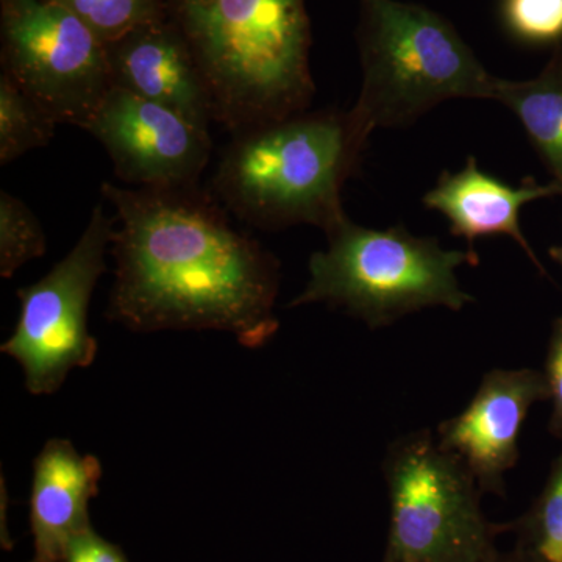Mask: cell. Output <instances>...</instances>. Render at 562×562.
I'll list each match as a JSON object with an SVG mask.
<instances>
[{"instance_id":"1","label":"cell","mask_w":562,"mask_h":562,"mask_svg":"<svg viewBox=\"0 0 562 562\" xmlns=\"http://www.w3.org/2000/svg\"><path fill=\"white\" fill-rule=\"evenodd\" d=\"M116 210L109 316L133 331L220 330L249 349L277 330L279 261L190 188L102 184Z\"/></svg>"},{"instance_id":"2","label":"cell","mask_w":562,"mask_h":562,"mask_svg":"<svg viewBox=\"0 0 562 562\" xmlns=\"http://www.w3.org/2000/svg\"><path fill=\"white\" fill-rule=\"evenodd\" d=\"M209 88L214 121L236 135L308 110L306 0H166Z\"/></svg>"},{"instance_id":"3","label":"cell","mask_w":562,"mask_h":562,"mask_svg":"<svg viewBox=\"0 0 562 562\" xmlns=\"http://www.w3.org/2000/svg\"><path fill=\"white\" fill-rule=\"evenodd\" d=\"M233 136L213 183L239 220L262 231L308 224L325 233L346 220L342 188L369 139L350 111L306 110Z\"/></svg>"},{"instance_id":"4","label":"cell","mask_w":562,"mask_h":562,"mask_svg":"<svg viewBox=\"0 0 562 562\" xmlns=\"http://www.w3.org/2000/svg\"><path fill=\"white\" fill-rule=\"evenodd\" d=\"M362 87L351 116L366 136L405 127L452 99H492L491 76L452 22L419 3L360 0Z\"/></svg>"},{"instance_id":"5","label":"cell","mask_w":562,"mask_h":562,"mask_svg":"<svg viewBox=\"0 0 562 562\" xmlns=\"http://www.w3.org/2000/svg\"><path fill=\"white\" fill-rule=\"evenodd\" d=\"M325 235L328 247L310 258L308 283L291 308L327 303L379 328L420 310L461 312L473 302L457 271L479 265L475 250H446L403 225L375 231L349 217Z\"/></svg>"},{"instance_id":"6","label":"cell","mask_w":562,"mask_h":562,"mask_svg":"<svg viewBox=\"0 0 562 562\" xmlns=\"http://www.w3.org/2000/svg\"><path fill=\"white\" fill-rule=\"evenodd\" d=\"M383 475L391 517L382 562H484L497 552L506 527L484 517L479 483L436 435L392 442Z\"/></svg>"},{"instance_id":"7","label":"cell","mask_w":562,"mask_h":562,"mask_svg":"<svg viewBox=\"0 0 562 562\" xmlns=\"http://www.w3.org/2000/svg\"><path fill=\"white\" fill-rule=\"evenodd\" d=\"M113 235L114 220L98 203L72 250L43 279L18 291L20 319L2 351L20 362L32 394H54L70 371L95 360L88 310Z\"/></svg>"},{"instance_id":"8","label":"cell","mask_w":562,"mask_h":562,"mask_svg":"<svg viewBox=\"0 0 562 562\" xmlns=\"http://www.w3.org/2000/svg\"><path fill=\"white\" fill-rule=\"evenodd\" d=\"M2 72L57 124L83 127L113 88L106 44L52 0H0Z\"/></svg>"},{"instance_id":"9","label":"cell","mask_w":562,"mask_h":562,"mask_svg":"<svg viewBox=\"0 0 562 562\" xmlns=\"http://www.w3.org/2000/svg\"><path fill=\"white\" fill-rule=\"evenodd\" d=\"M81 128L105 147L116 176L135 188L195 187L210 160L209 128L117 87Z\"/></svg>"},{"instance_id":"10","label":"cell","mask_w":562,"mask_h":562,"mask_svg":"<svg viewBox=\"0 0 562 562\" xmlns=\"http://www.w3.org/2000/svg\"><path fill=\"white\" fill-rule=\"evenodd\" d=\"M547 401L542 371L494 369L484 375L471 403L439 425L436 439L464 464L483 494L505 495V475L519 461L528 413Z\"/></svg>"},{"instance_id":"11","label":"cell","mask_w":562,"mask_h":562,"mask_svg":"<svg viewBox=\"0 0 562 562\" xmlns=\"http://www.w3.org/2000/svg\"><path fill=\"white\" fill-rule=\"evenodd\" d=\"M113 87L133 92L210 128L209 88L183 33L169 16L106 44Z\"/></svg>"},{"instance_id":"12","label":"cell","mask_w":562,"mask_h":562,"mask_svg":"<svg viewBox=\"0 0 562 562\" xmlns=\"http://www.w3.org/2000/svg\"><path fill=\"white\" fill-rule=\"evenodd\" d=\"M553 195H562V184L558 181L542 184L530 177L519 187H513L482 171L475 158L469 157L461 171L442 172L422 202L446 216L452 235L464 238L471 250L479 238L509 236L522 247L536 269L547 276L520 228V211L527 203Z\"/></svg>"},{"instance_id":"13","label":"cell","mask_w":562,"mask_h":562,"mask_svg":"<svg viewBox=\"0 0 562 562\" xmlns=\"http://www.w3.org/2000/svg\"><path fill=\"white\" fill-rule=\"evenodd\" d=\"M101 479L98 458L77 452L68 439L46 442L33 461L31 562H63L69 542L91 528L90 502Z\"/></svg>"},{"instance_id":"14","label":"cell","mask_w":562,"mask_h":562,"mask_svg":"<svg viewBox=\"0 0 562 562\" xmlns=\"http://www.w3.org/2000/svg\"><path fill=\"white\" fill-rule=\"evenodd\" d=\"M494 101L516 114L543 165L562 184V52L532 79H497Z\"/></svg>"},{"instance_id":"15","label":"cell","mask_w":562,"mask_h":562,"mask_svg":"<svg viewBox=\"0 0 562 562\" xmlns=\"http://www.w3.org/2000/svg\"><path fill=\"white\" fill-rule=\"evenodd\" d=\"M508 530L516 532L514 550L532 562H562V450L536 501Z\"/></svg>"},{"instance_id":"16","label":"cell","mask_w":562,"mask_h":562,"mask_svg":"<svg viewBox=\"0 0 562 562\" xmlns=\"http://www.w3.org/2000/svg\"><path fill=\"white\" fill-rule=\"evenodd\" d=\"M52 120L10 76H0V165H10L27 151L47 146L55 136Z\"/></svg>"},{"instance_id":"17","label":"cell","mask_w":562,"mask_h":562,"mask_svg":"<svg viewBox=\"0 0 562 562\" xmlns=\"http://www.w3.org/2000/svg\"><path fill=\"white\" fill-rule=\"evenodd\" d=\"M79 18L102 43L168 18L166 0H52Z\"/></svg>"},{"instance_id":"18","label":"cell","mask_w":562,"mask_h":562,"mask_svg":"<svg viewBox=\"0 0 562 562\" xmlns=\"http://www.w3.org/2000/svg\"><path fill=\"white\" fill-rule=\"evenodd\" d=\"M46 254V235L33 211L10 192H0V276L11 279L25 262Z\"/></svg>"},{"instance_id":"19","label":"cell","mask_w":562,"mask_h":562,"mask_svg":"<svg viewBox=\"0 0 562 562\" xmlns=\"http://www.w3.org/2000/svg\"><path fill=\"white\" fill-rule=\"evenodd\" d=\"M506 32L528 46L562 41V0H501Z\"/></svg>"},{"instance_id":"20","label":"cell","mask_w":562,"mask_h":562,"mask_svg":"<svg viewBox=\"0 0 562 562\" xmlns=\"http://www.w3.org/2000/svg\"><path fill=\"white\" fill-rule=\"evenodd\" d=\"M542 373L549 390V402L552 403L550 432L562 442V316L553 322Z\"/></svg>"},{"instance_id":"21","label":"cell","mask_w":562,"mask_h":562,"mask_svg":"<svg viewBox=\"0 0 562 562\" xmlns=\"http://www.w3.org/2000/svg\"><path fill=\"white\" fill-rule=\"evenodd\" d=\"M63 562H131L122 552L121 547L114 546L94 528L79 532L66 549Z\"/></svg>"},{"instance_id":"22","label":"cell","mask_w":562,"mask_h":562,"mask_svg":"<svg viewBox=\"0 0 562 562\" xmlns=\"http://www.w3.org/2000/svg\"><path fill=\"white\" fill-rule=\"evenodd\" d=\"M484 562H532L531 560H528L525 554L517 552V550H512L509 553H501L495 552L492 554V557L487 558Z\"/></svg>"},{"instance_id":"23","label":"cell","mask_w":562,"mask_h":562,"mask_svg":"<svg viewBox=\"0 0 562 562\" xmlns=\"http://www.w3.org/2000/svg\"><path fill=\"white\" fill-rule=\"evenodd\" d=\"M549 255L550 258H552L554 262H558L562 268V244L561 246L550 247Z\"/></svg>"}]
</instances>
